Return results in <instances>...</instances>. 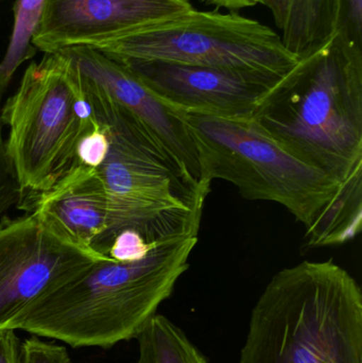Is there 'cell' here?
I'll return each instance as SVG.
<instances>
[{
  "label": "cell",
  "mask_w": 362,
  "mask_h": 363,
  "mask_svg": "<svg viewBox=\"0 0 362 363\" xmlns=\"http://www.w3.org/2000/svg\"><path fill=\"white\" fill-rule=\"evenodd\" d=\"M46 0H16L13 6L14 26L6 55L0 63V76L9 85L19 66L35 55L33 38L40 26Z\"/></svg>",
  "instance_id": "obj_15"
},
{
  "label": "cell",
  "mask_w": 362,
  "mask_h": 363,
  "mask_svg": "<svg viewBox=\"0 0 362 363\" xmlns=\"http://www.w3.org/2000/svg\"><path fill=\"white\" fill-rule=\"evenodd\" d=\"M239 363H362V291L333 259L272 277L251 313Z\"/></svg>",
  "instance_id": "obj_4"
},
{
  "label": "cell",
  "mask_w": 362,
  "mask_h": 363,
  "mask_svg": "<svg viewBox=\"0 0 362 363\" xmlns=\"http://www.w3.org/2000/svg\"><path fill=\"white\" fill-rule=\"evenodd\" d=\"M118 60H157L284 77L299 63L280 33L238 12L198 11L81 45ZM78 47V46H77Z\"/></svg>",
  "instance_id": "obj_7"
},
{
  "label": "cell",
  "mask_w": 362,
  "mask_h": 363,
  "mask_svg": "<svg viewBox=\"0 0 362 363\" xmlns=\"http://www.w3.org/2000/svg\"><path fill=\"white\" fill-rule=\"evenodd\" d=\"M118 61L172 108L222 118L252 119L285 77L157 60Z\"/></svg>",
  "instance_id": "obj_9"
},
{
  "label": "cell",
  "mask_w": 362,
  "mask_h": 363,
  "mask_svg": "<svg viewBox=\"0 0 362 363\" xmlns=\"http://www.w3.org/2000/svg\"><path fill=\"white\" fill-rule=\"evenodd\" d=\"M137 363H208L178 325L157 315L138 335Z\"/></svg>",
  "instance_id": "obj_14"
},
{
  "label": "cell",
  "mask_w": 362,
  "mask_h": 363,
  "mask_svg": "<svg viewBox=\"0 0 362 363\" xmlns=\"http://www.w3.org/2000/svg\"><path fill=\"white\" fill-rule=\"evenodd\" d=\"M52 218L74 240L103 254L119 230L118 219L95 169L74 166L27 211Z\"/></svg>",
  "instance_id": "obj_12"
},
{
  "label": "cell",
  "mask_w": 362,
  "mask_h": 363,
  "mask_svg": "<svg viewBox=\"0 0 362 363\" xmlns=\"http://www.w3.org/2000/svg\"><path fill=\"white\" fill-rule=\"evenodd\" d=\"M185 123L204 187L227 181L244 199L278 203L305 228L310 247L344 245L361 233L362 189L304 163L253 119L185 113Z\"/></svg>",
  "instance_id": "obj_1"
},
{
  "label": "cell",
  "mask_w": 362,
  "mask_h": 363,
  "mask_svg": "<svg viewBox=\"0 0 362 363\" xmlns=\"http://www.w3.org/2000/svg\"><path fill=\"white\" fill-rule=\"evenodd\" d=\"M0 363H21V342L16 330H0Z\"/></svg>",
  "instance_id": "obj_19"
},
{
  "label": "cell",
  "mask_w": 362,
  "mask_h": 363,
  "mask_svg": "<svg viewBox=\"0 0 362 363\" xmlns=\"http://www.w3.org/2000/svg\"><path fill=\"white\" fill-rule=\"evenodd\" d=\"M1 116L26 207L74 167L79 143L96 125L83 74L63 51L46 53L26 69Z\"/></svg>",
  "instance_id": "obj_6"
},
{
  "label": "cell",
  "mask_w": 362,
  "mask_h": 363,
  "mask_svg": "<svg viewBox=\"0 0 362 363\" xmlns=\"http://www.w3.org/2000/svg\"><path fill=\"white\" fill-rule=\"evenodd\" d=\"M21 363H72L66 347L40 340L38 337L21 343Z\"/></svg>",
  "instance_id": "obj_18"
},
{
  "label": "cell",
  "mask_w": 362,
  "mask_h": 363,
  "mask_svg": "<svg viewBox=\"0 0 362 363\" xmlns=\"http://www.w3.org/2000/svg\"><path fill=\"white\" fill-rule=\"evenodd\" d=\"M204 4L214 6L216 9H227L229 12H239L242 9L259 4V0H201Z\"/></svg>",
  "instance_id": "obj_20"
},
{
  "label": "cell",
  "mask_w": 362,
  "mask_h": 363,
  "mask_svg": "<svg viewBox=\"0 0 362 363\" xmlns=\"http://www.w3.org/2000/svg\"><path fill=\"white\" fill-rule=\"evenodd\" d=\"M344 0H259L271 12L286 48L299 59L333 40Z\"/></svg>",
  "instance_id": "obj_13"
},
{
  "label": "cell",
  "mask_w": 362,
  "mask_h": 363,
  "mask_svg": "<svg viewBox=\"0 0 362 363\" xmlns=\"http://www.w3.org/2000/svg\"><path fill=\"white\" fill-rule=\"evenodd\" d=\"M61 51L112 101L132 115L189 178L203 186L184 112L164 102L129 67L110 55L82 46Z\"/></svg>",
  "instance_id": "obj_10"
},
{
  "label": "cell",
  "mask_w": 362,
  "mask_h": 363,
  "mask_svg": "<svg viewBox=\"0 0 362 363\" xmlns=\"http://www.w3.org/2000/svg\"><path fill=\"white\" fill-rule=\"evenodd\" d=\"M6 87L8 85L4 84L0 76V220L11 207L21 202V187L6 152V140L2 131L4 123L1 116V100Z\"/></svg>",
  "instance_id": "obj_16"
},
{
  "label": "cell",
  "mask_w": 362,
  "mask_h": 363,
  "mask_svg": "<svg viewBox=\"0 0 362 363\" xmlns=\"http://www.w3.org/2000/svg\"><path fill=\"white\" fill-rule=\"evenodd\" d=\"M106 257L38 209L15 219L1 218L0 330H13L38 298Z\"/></svg>",
  "instance_id": "obj_8"
},
{
  "label": "cell",
  "mask_w": 362,
  "mask_h": 363,
  "mask_svg": "<svg viewBox=\"0 0 362 363\" xmlns=\"http://www.w3.org/2000/svg\"><path fill=\"white\" fill-rule=\"evenodd\" d=\"M164 240V239H163ZM157 242H150L133 228H125L115 234L104 251V255L116 262H135L148 255Z\"/></svg>",
  "instance_id": "obj_17"
},
{
  "label": "cell",
  "mask_w": 362,
  "mask_h": 363,
  "mask_svg": "<svg viewBox=\"0 0 362 363\" xmlns=\"http://www.w3.org/2000/svg\"><path fill=\"white\" fill-rule=\"evenodd\" d=\"M193 9L189 0H46L33 45L45 53L59 52Z\"/></svg>",
  "instance_id": "obj_11"
},
{
  "label": "cell",
  "mask_w": 362,
  "mask_h": 363,
  "mask_svg": "<svg viewBox=\"0 0 362 363\" xmlns=\"http://www.w3.org/2000/svg\"><path fill=\"white\" fill-rule=\"evenodd\" d=\"M252 119L304 163L362 189V45L336 34L300 59Z\"/></svg>",
  "instance_id": "obj_3"
},
{
  "label": "cell",
  "mask_w": 362,
  "mask_h": 363,
  "mask_svg": "<svg viewBox=\"0 0 362 363\" xmlns=\"http://www.w3.org/2000/svg\"><path fill=\"white\" fill-rule=\"evenodd\" d=\"M96 118L108 131V155L95 169L118 219L150 242L198 235L210 189L189 178L152 136L85 77Z\"/></svg>",
  "instance_id": "obj_5"
},
{
  "label": "cell",
  "mask_w": 362,
  "mask_h": 363,
  "mask_svg": "<svg viewBox=\"0 0 362 363\" xmlns=\"http://www.w3.org/2000/svg\"><path fill=\"white\" fill-rule=\"evenodd\" d=\"M198 240V235L164 239L135 262L106 256L38 298L13 330L74 349H111L136 339L188 270Z\"/></svg>",
  "instance_id": "obj_2"
},
{
  "label": "cell",
  "mask_w": 362,
  "mask_h": 363,
  "mask_svg": "<svg viewBox=\"0 0 362 363\" xmlns=\"http://www.w3.org/2000/svg\"><path fill=\"white\" fill-rule=\"evenodd\" d=\"M1 1H2V0H0V2H1Z\"/></svg>",
  "instance_id": "obj_21"
}]
</instances>
